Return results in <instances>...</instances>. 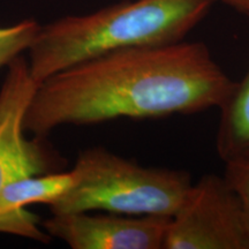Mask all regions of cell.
Here are the masks:
<instances>
[{"instance_id":"9c48e42d","label":"cell","mask_w":249,"mask_h":249,"mask_svg":"<svg viewBox=\"0 0 249 249\" xmlns=\"http://www.w3.org/2000/svg\"><path fill=\"white\" fill-rule=\"evenodd\" d=\"M40 24L23 20L13 26L0 27V67L8 66L15 58L28 51L38 33Z\"/></svg>"},{"instance_id":"277c9868","label":"cell","mask_w":249,"mask_h":249,"mask_svg":"<svg viewBox=\"0 0 249 249\" xmlns=\"http://www.w3.org/2000/svg\"><path fill=\"white\" fill-rule=\"evenodd\" d=\"M7 67L0 88V192L13 180L55 172L66 164L45 138L26 136L24 114L38 87L30 74L29 62L18 55ZM38 223V216L33 213L20 219L0 220V233L49 244L51 236Z\"/></svg>"},{"instance_id":"5b68a950","label":"cell","mask_w":249,"mask_h":249,"mask_svg":"<svg viewBox=\"0 0 249 249\" xmlns=\"http://www.w3.org/2000/svg\"><path fill=\"white\" fill-rule=\"evenodd\" d=\"M164 249H249V230L238 195L225 177L193 183L171 217Z\"/></svg>"},{"instance_id":"8fae6325","label":"cell","mask_w":249,"mask_h":249,"mask_svg":"<svg viewBox=\"0 0 249 249\" xmlns=\"http://www.w3.org/2000/svg\"><path fill=\"white\" fill-rule=\"evenodd\" d=\"M222 1L236 9L239 13L249 17V0H222Z\"/></svg>"},{"instance_id":"30bf717a","label":"cell","mask_w":249,"mask_h":249,"mask_svg":"<svg viewBox=\"0 0 249 249\" xmlns=\"http://www.w3.org/2000/svg\"><path fill=\"white\" fill-rule=\"evenodd\" d=\"M225 177L238 195L244 210L245 219L249 230V158L225 164Z\"/></svg>"},{"instance_id":"7a4b0ae2","label":"cell","mask_w":249,"mask_h":249,"mask_svg":"<svg viewBox=\"0 0 249 249\" xmlns=\"http://www.w3.org/2000/svg\"><path fill=\"white\" fill-rule=\"evenodd\" d=\"M218 0H134L40 26L30 45L37 83L68 67L117 51L185 40Z\"/></svg>"},{"instance_id":"52a82bcc","label":"cell","mask_w":249,"mask_h":249,"mask_svg":"<svg viewBox=\"0 0 249 249\" xmlns=\"http://www.w3.org/2000/svg\"><path fill=\"white\" fill-rule=\"evenodd\" d=\"M74 185L73 171H55L34 174L13 180L0 192V220L20 219L29 216L24 209L28 204L44 203L50 205Z\"/></svg>"},{"instance_id":"8992f818","label":"cell","mask_w":249,"mask_h":249,"mask_svg":"<svg viewBox=\"0 0 249 249\" xmlns=\"http://www.w3.org/2000/svg\"><path fill=\"white\" fill-rule=\"evenodd\" d=\"M171 217L123 213L52 214L43 223L51 238L71 249H164Z\"/></svg>"},{"instance_id":"3957f363","label":"cell","mask_w":249,"mask_h":249,"mask_svg":"<svg viewBox=\"0 0 249 249\" xmlns=\"http://www.w3.org/2000/svg\"><path fill=\"white\" fill-rule=\"evenodd\" d=\"M74 185L49 205L52 214L107 211L172 217L193 185L182 170L144 167L103 147L80 152Z\"/></svg>"},{"instance_id":"ba28073f","label":"cell","mask_w":249,"mask_h":249,"mask_svg":"<svg viewBox=\"0 0 249 249\" xmlns=\"http://www.w3.org/2000/svg\"><path fill=\"white\" fill-rule=\"evenodd\" d=\"M249 18V17H248ZM216 148L224 164L249 158V70L219 107Z\"/></svg>"},{"instance_id":"6da1fadb","label":"cell","mask_w":249,"mask_h":249,"mask_svg":"<svg viewBox=\"0 0 249 249\" xmlns=\"http://www.w3.org/2000/svg\"><path fill=\"white\" fill-rule=\"evenodd\" d=\"M234 85L202 42L117 50L39 83L23 127L46 138L68 124L197 113L219 108Z\"/></svg>"}]
</instances>
